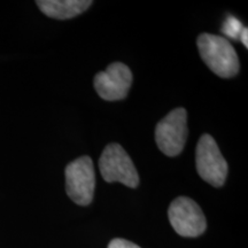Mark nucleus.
I'll return each mask as SVG.
<instances>
[{
  "label": "nucleus",
  "instance_id": "nucleus-1",
  "mask_svg": "<svg viewBox=\"0 0 248 248\" xmlns=\"http://www.w3.org/2000/svg\"><path fill=\"white\" fill-rule=\"evenodd\" d=\"M197 45L203 62L217 76L230 78L237 75L240 68L239 59L228 39L212 33H201Z\"/></svg>",
  "mask_w": 248,
  "mask_h": 248
},
{
  "label": "nucleus",
  "instance_id": "nucleus-2",
  "mask_svg": "<svg viewBox=\"0 0 248 248\" xmlns=\"http://www.w3.org/2000/svg\"><path fill=\"white\" fill-rule=\"evenodd\" d=\"M102 178L107 183L120 182L135 188L139 184V176L132 160L120 144L107 145L99 160Z\"/></svg>",
  "mask_w": 248,
  "mask_h": 248
},
{
  "label": "nucleus",
  "instance_id": "nucleus-3",
  "mask_svg": "<svg viewBox=\"0 0 248 248\" xmlns=\"http://www.w3.org/2000/svg\"><path fill=\"white\" fill-rule=\"evenodd\" d=\"M187 113L184 108H176L157 123L155 141L157 147L167 156L181 154L187 140Z\"/></svg>",
  "mask_w": 248,
  "mask_h": 248
},
{
  "label": "nucleus",
  "instance_id": "nucleus-4",
  "mask_svg": "<svg viewBox=\"0 0 248 248\" xmlns=\"http://www.w3.org/2000/svg\"><path fill=\"white\" fill-rule=\"evenodd\" d=\"M197 171L204 182L221 187L228 176V163L210 135L201 136L195 151Z\"/></svg>",
  "mask_w": 248,
  "mask_h": 248
},
{
  "label": "nucleus",
  "instance_id": "nucleus-5",
  "mask_svg": "<svg viewBox=\"0 0 248 248\" xmlns=\"http://www.w3.org/2000/svg\"><path fill=\"white\" fill-rule=\"evenodd\" d=\"M95 188V172L91 157L82 156L66 168V191L68 197L79 206L92 202Z\"/></svg>",
  "mask_w": 248,
  "mask_h": 248
},
{
  "label": "nucleus",
  "instance_id": "nucleus-6",
  "mask_svg": "<svg viewBox=\"0 0 248 248\" xmlns=\"http://www.w3.org/2000/svg\"><path fill=\"white\" fill-rule=\"evenodd\" d=\"M168 218L182 237L195 238L206 231L207 221L199 204L187 197H178L170 203Z\"/></svg>",
  "mask_w": 248,
  "mask_h": 248
},
{
  "label": "nucleus",
  "instance_id": "nucleus-7",
  "mask_svg": "<svg viewBox=\"0 0 248 248\" xmlns=\"http://www.w3.org/2000/svg\"><path fill=\"white\" fill-rule=\"evenodd\" d=\"M132 73L122 62H114L94 77V89L104 100H122L128 95L132 84Z\"/></svg>",
  "mask_w": 248,
  "mask_h": 248
},
{
  "label": "nucleus",
  "instance_id": "nucleus-8",
  "mask_svg": "<svg viewBox=\"0 0 248 248\" xmlns=\"http://www.w3.org/2000/svg\"><path fill=\"white\" fill-rule=\"evenodd\" d=\"M36 4L48 17L67 20L82 14L93 2L90 0H38Z\"/></svg>",
  "mask_w": 248,
  "mask_h": 248
},
{
  "label": "nucleus",
  "instance_id": "nucleus-9",
  "mask_svg": "<svg viewBox=\"0 0 248 248\" xmlns=\"http://www.w3.org/2000/svg\"><path fill=\"white\" fill-rule=\"evenodd\" d=\"M244 26L237 17L229 15L222 27V32L231 39H239Z\"/></svg>",
  "mask_w": 248,
  "mask_h": 248
},
{
  "label": "nucleus",
  "instance_id": "nucleus-10",
  "mask_svg": "<svg viewBox=\"0 0 248 248\" xmlns=\"http://www.w3.org/2000/svg\"><path fill=\"white\" fill-rule=\"evenodd\" d=\"M108 248H140V247L129 240L116 238V239L110 241L109 245H108Z\"/></svg>",
  "mask_w": 248,
  "mask_h": 248
},
{
  "label": "nucleus",
  "instance_id": "nucleus-11",
  "mask_svg": "<svg viewBox=\"0 0 248 248\" xmlns=\"http://www.w3.org/2000/svg\"><path fill=\"white\" fill-rule=\"evenodd\" d=\"M247 37H248V29H247L246 27H244L243 32H241L239 39L241 40V43H243V44L245 45V47H248V39H247Z\"/></svg>",
  "mask_w": 248,
  "mask_h": 248
}]
</instances>
